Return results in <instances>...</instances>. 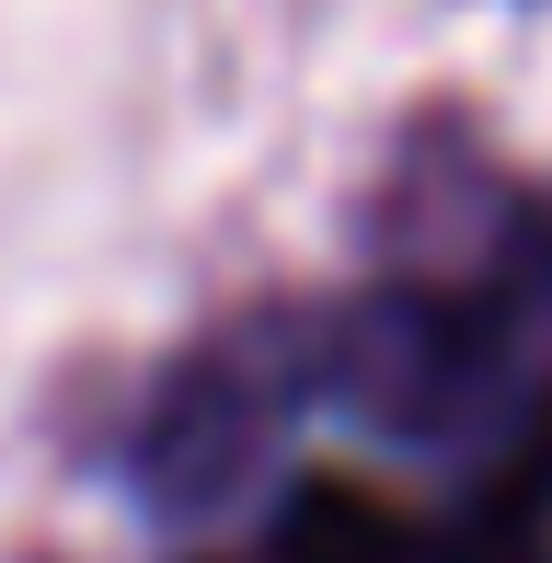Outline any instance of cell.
I'll return each mask as SVG.
<instances>
[{
  "label": "cell",
  "mask_w": 552,
  "mask_h": 563,
  "mask_svg": "<svg viewBox=\"0 0 552 563\" xmlns=\"http://www.w3.org/2000/svg\"><path fill=\"white\" fill-rule=\"evenodd\" d=\"M438 563H552V415L495 460V483L472 495V518L438 541Z\"/></svg>",
  "instance_id": "obj_2"
},
{
  "label": "cell",
  "mask_w": 552,
  "mask_h": 563,
  "mask_svg": "<svg viewBox=\"0 0 552 563\" xmlns=\"http://www.w3.org/2000/svg\"><path fill=\"white\" fill-rule=\"evenodd\" d=\"M265 563H438V541H426L404 506H380L368 483L311 472V483H288V506H276Z\"/></svg>",
  "instance_id": "obj_1"
}]
</instances>
